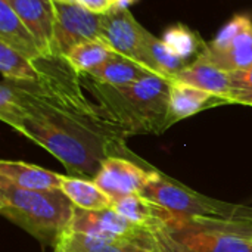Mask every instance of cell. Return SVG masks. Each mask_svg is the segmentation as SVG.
<instances>
[{"label": "cell", "instance_id": "cell-1", "mask_svg": "<svg viewBox=\"0 0 252 252\" xmlns=\"http://www.w3.org/2000/svg\"><path fill=\"white\" fill-rule=\"evenodd\" d=\"M0 120L81 179H94L109 157L133 155L126 146L128 134L102 108L87 112L68 106L37 83L3 78Z\"/></svg>", "mask_w": 252, "mask_h": 252}, {"label": "cell", "instance_id": "cell-2", "mask_svg": "<svg viewBox=\"0 0 252 252\" xmlns=\"http://www.w3.org/2000/svg\"><path fill=\"white\" fill-rule=\"evenodd\" d=\"M97 105L128 134H161L170 128L171 80L146 75L128 86H108L81 75Z\"/></svg>", "mask_w": 252, "mask_h": 252}, {"label": "cell", "instance_id": "cell-3", "mask_svg": "<svg viewBox=\"0 0 252 252\" xmlns=\"http://www.w3.org/2000/svg\"><path fill=\"white\" fill-rule=\"evenodd\" d=\"M0 213L44 245L56 247L69 229L74 205L61 190H27L0 177Z\"/></svg>", "mask_w": 252, "mask_h": 252}, {"label": "cell", "instance_id": "cell-4", "mask_svg": "<svg viewBox=\"0 0 252 252\" xmlns=\"http://www.w3.org/2000/svg\"><path fill=\"white\" fill-rule=\"evenodd\" d=\"M140 195L168 208L174 214L183 217L188 223L193 224H214L252 219V208L211 199L171 180L159 171L155 173Z\"/></svg>", "mask_w": 252, "mask_h": 252}, {"label": "cell", "instance_id": "cell-5", "mask_svg": "<svg viewBox=\"0 0 252 252\" xmlns=\"http://www.w3.org/2000/svg\"><path fill=\"white\" fill-rule=\"evenodd\" d=\"M69 230L86 236L118 245H134L140 250L154 252L152 232L131 223L114 208L87 211L74 207Z\"/></svg>", "mask_w": 252, "mask_h": 252}, {"label": "cell", "instance_id": "cell-6", "mask_svg": "<svg viewBox=\"0 0 252 252\" xmlns=\"http://www.w3.org/2000/svg\"><path fill=\"white\" fill-rule=\"evenodd\" d=\"M53 58H63L75 44L102 38V16L77 3H55Z\"/></svg>", "mask_w": 252, "mask_h": 252}, {"label": "cell", "instance_id": "cell-7", "mask_svg": "<svg viewBox=\"0 0 252 252\" xmlns=\"http://www.w3.org/2000/svg\"><path fill=\"white\" fill-rule=\"evenodd\" d=\"M146 31L148 30L137 22L130 9H111L102 16V38L112 47V50L149 69L146 56Z\"/></svg>", "mask_w": 252, "mask_h": 252}, {"label": "cell", "instance_id": "cell-8", "mask_svg": "<svg viewBox=\"0 0 252 252\" xmlns=\"http://www.w3.org/2000/svg\"><path fill=\"white\" fill-rule=\"evenodd\" d=\"M158 170L142 167L139 162L123 157H109L93 182L112 199H121L128 195L140 193Z\"/></svg>", "mask_w": 252, "mask_h": 252}, {"label": "cell", "instance_id": "cell-9", "mask_svg": "<svg viewBox=\"0 0 252 252\" xmlns=\"http://www.w3.org/2000/svg\"><path fill=\"white\" fill-rule=\"evenodd\" d=\"M170 233L193 252H252L251 238L211 224L185 221L182 227Z\"/></svg>", "mask_w": 252, "mask_h": 252}, {"label": "cell", "instance_id": "cell-10", "mask_svg": "<svg viewBox=\"0 0 252 252\" xmlns=\"http://www.w3.org/2000/svg\"><path fill=\"white\" fill-rule=\"evenodd\" d=\"M112 208L121 216L128 219L131 223L145 227L148 230H176L183 226L185 219L174 214L168 208L142 196L140 193L128 195L121 199L114 201Z\"/></svg>", "mask_w": 252, "mask_h": 252}, {"label": "cell", "instance_id": "cell-11", "mask_svg": "<svg viewBox=\"0 0 252 252\" xmlns=\"http://www.w3.org/2000/svg\"><path fill=\"white\" fill-rule=\"evenodd\" d=\"M31 34L35 37L46 58H53L55 7L52 0H7Z\"/></svg>", "mask_w": 252, "mask_h": 252}, {"label": "cell", "instance_id": "cell-12", "mask_svg": "<svg viewBox=\"0 0 252 252\" xmlns=\"http://www.w3.org/2000/svg\"><path fill=\"white\" fill-rule=\"evenodd\" d=\"M174 80L208 92L223 103H227V99L232 94L230 72H226L198 56L193 62H189Z\"/></svg>", "mask_w": 252, "mask_h": 252}, {"label": "cell", "instance_id": "cell-13", "mask_svg": "<svg viewBox=\"0 0 252 252\" xmlns=\"http://www.w3.org/2000/svg\"><path fill=\"white\" fill-rule=\"evenodd\" d=\"M0 41L34 62L46 58L35 37L7 0H0Z\"/></svg>", "mask_w": 252, "mask_h": 252}, {"label": "cell", "instance_id": "cell-14", "mask_svg": "<svg viewBox=\"0 0 252 252\" xmlns=\"http://www.w3.org/2000/svg\"><path fill=\"white\" fill-rule=\"evenodd\" d=\"M0 177L27 190H55L61 189L62 174L41 168L24 161H0Z\"/></svg>", "mask_w": 252, "mask_h": 252}, {"label": "cell", "instance_id": "cell-15", "mask_svg": "<svg viewBox=\"0 0 252 252\" xmlns=\"http://www.w3.org/2000/svg\"><path fill=\"white\" fill-rule=\"evenodd\" d=\"M223 102L214 94L193 86L171 80L170 89V127L185 118H189L208 106L221 105Z\"/></svg>", "mask_w": 252, "mask_h": 252}, {"label": "cell", "instance_id": "cell-16", "mask_svg": "<svg viewBox=\"0 0 252 252\" xmlns=\"http://www.w3.org/2000/svg\"><path fill=\"white\" fill-rule=\"evenodd\" d=\"M198 58L226 72H236L250 68L252 66V28L242 32L223 50H214L205 43Z\"/></svg>", "mask_w": 252, "mask_h": 252}, {"label": "cell", "instance_id": "cell-17", "mask_svg": "<svg viewBox=\"0 0 252 252\" xmlns=\"http://www.w3.org/2000/svg\"><path fill=\"white\" fill-rule=\"evenodd\" d=\"M151 74L152 72L146 69L142 63L115 53L106 62H103L100 66L84 77L108 86H128Z\"/></svg>", "mask_w": 252, "mask_h": 252}, {"label": "cell", "instance_id": "cell-18", "mask_svg": "<svg viewBox=\"0 0 252 252\" xmlns=\"http://www.w3.org/2000/svg\"><path fill=\"white\" fill-rule=\"evenodd\" d=\"M61 190L68 196L74 207L87 211H100L112 208L114 201L89 179L62 176Z\"/></svg>", "mask_w": 252, "mask_h": 252}, {"label": "cell", "instance_id": "cell-19", "mask_svg": "<svg viewBox=\"0 0 252 252\" xmlns=\"http://www.w3.org/2000/svg\"><path fill=\"white\" fill-rule=\"evenodd\" d=\"M115 52L103 38L81 41L72 46L63 56L69 66L80 75H87L103 62H106Z\"/></svg>", "mask_w": 252, "mask_h": 252}, {"label": "cell", "instance_id": "cell-20", "mask_svg": "<svg viewBox=\"0 0 252 252\" xmlns=\"http://www.w3.org/2000/svg\"><path fill=\"white\" fill-rule=\"evenodd\" d=\"M146 56L151 72L168 80H174L177 74L188 65L186 61L176 56L167 47L162 38L155 37L149 31H146Z\"/></svg>", "mask_w": 252, "mask_h": 252}, {"label": "cell", "instance_id": "cell-21", "mask_svg": "<svg viewBox=\"0 0 252 252\" xmlns=\"http://www.w3.org/2000/svg\"><path fill=\"white\" fill-rule=\"evenodd\" d=\"M0 71L3 78L19 83H35L40 71L34 61L25 58L7 44L0 41Z\"/></svg>", "mask_w": 252, "mask_h": 252}, {"label": "cell", "instance_id": "cell-22", "mask_svg": "<svg viewBox=\"0 0 252 252\" xmlns=\"http://www.w3.org/2000/svg\"><path fill=\"white\" fill-rule=\"evenodd\" d=\"M134 248V245H118L103 242L68 229L59 238L55 247V252H133Z\"/></svg>", "mask_w": 252, "mask_h": 252}, {"label": "cell", "instance_id": "cell-23", "mask_svg": "<svg viewBox=\"0 0 252 252\" xmlns=\"http://www.w3.org/2000/svg\"><path fill=\"white\" fill-rule=\"evenodd\" d=\"M162 41L176 56L183 61H188L199 50V47L202 49L205 44L196 35V32H193L189 27L183 24H177L167 28L162 34Z\"/></svg>", "mask_w": 252, "mask_h": 252}, {"label": "cell", "instance_id": "cell-24", "mask_svg": "<svg viewBox=\"0 0 252 252\" xmlns=\"http://www.w3.org/2000/svg\"><path fill=\"white\" fill-rule=\"evenodd\" d=\"M252 28V18L247 13L235 15L230 21L226 22V25L221 27V30L217 32L214 40L207 43L208 47L214 50H223L226 49L235 38H238L242 32Z\"/></svg>", "mask_w": 252, "mask_h": 252}, {"label": "cell", "instance_id": "cell-25", "mask_svg": "<svg viewBox=\"0 0 252 252\" xmlns=\"http://www.w3.org/2000/svg\"><path fill=\"white\" fill-rule=\"evenodd\" d=\"M154 252H193L180 244L167 229L152 230Z\"/></svg>", "mask_w": 252, "mask_h": 252}, {"label": "cell", "instance_id": "cell-26", "mask_svg": "<svg viewBox=\"0 0 252 252\" xmlns=\"http://www.w3.org/2000/svg\"><path fill=\"white\" fill-rule=\"evenodd\" d=\"M230 80H232V96L236 94H248L252 93V66L244 69V71H236L230 72ZM227 99V102H229Z\"/></svg>", "mask_w": 252, "mask_h": 252}, {"label": "cell", "instance_id": "cell-27", "mask_svg": "<svg viewBox=\"0 0 252 252\" xmlns=\"http://www.w3.org/2000/svg\"><path fill=\"white\" fill-rule=\"evenodd\" d=\"M74 1L80 4L81 7L97 15H105L114 7L112 0H74Z\"/></svg>", "mask_w": 252, "mask_h": 252}, {"label": "cell", "instance_id": "cell-28", "mask_svg": "<svg viewBox=\"0 0 252 252\" xmlns=\"http://www.w3.org/2000/svg\"><path fill=\"white\" fill-rule=\"evenodd\" d=\"M227 103H239V105H247V106H252V93L248 94H236L232 96L229 99Z\"/></svg>", "mask_w": 252, "mask_h": 252}, {"label": "cell", "instance_id": "cell-29", "mask_svg": "<svg viewBox=\"0 0 252 252\" xmlns=\"http://www.w3.org/2000/svg\"><path fill=\"white\" fill-rule=\"evenodd\" d=\"M55 3H75L74 0H52Z\"/></svg>", "mask_w": 252, "mask_h": 252}, {"label": "cell", "instance_id": "cell-30", "mask_svg": "<svg viewBox=\"0 0 252 252\" xmlns=\"http://www.w3.org/2000/svg\"><path fill=\"white\" fill-rule=\"evenodd\" d=\"M133 252H151V251H145V250H140V248H137V247H136Z\"/></svg>", "mask_w": 252, "mask_h": 252}, {"label": "cell", "instance_id": "cell-31", "mask_svg": "<svg viewBox=\"0 0 252 252\" xmlns=\"http://www.w3.org/2000/svg\"><path fill=\"white\" fill-rule=\"evenodd\" d=\"M131 3H136V1H139V0H130Z\"/></svg>", "mask_w": 252, "mask_h": 252}, {"label": "cell", "instance_id": "cell-32", "mask_svg": "<svg viewBox=\"0 0 252 252\" xmlns=\"http://www.w3.org/2000/svg\"><path fill=\"white\" fill-rule=\"evenodd\" d=\"M115 1H117V0H112V3H114V4H115Z\"/></svg>", "mask_w": 252, "mask_h": 252}]
</instances>
